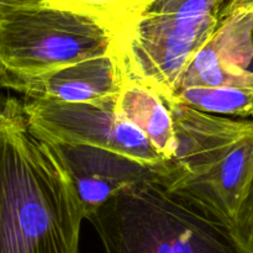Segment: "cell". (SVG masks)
Here are the masks:
<instances>
[{"instance_id": "1", "label": "cell", "mask_w": 253, "mask_h": 253, "mask_svg": "<svg viewBox=\"0 0 253 253\" xmlns=\"http://www.w3.org/2000/svg\"><path fill=\"white\" fill-rule=\"evenodd\" d=\"M83 220L68 168L12 98L0 123V253H79Z\"/></svg>"}, {"instance_id": "2", "label": "cell", "mask_w": 253, "mask_h": 253, "mask_svg": "<svg viewBox=\"0 0 253 253\" xmlns=\"http://www.w3.org/2000/svg\"><path fill=\"white\" fill-rule=\"evenodd\" d=\"M167 106L177 147L158 182L229 230L253 177V120Z\"/></svg>"}, {"instance_id": "3", "label": "cell", "mask_w": 253, "mask_h": 253, "mask_svg": "<svg viewBox=\"0 0 253 253\" xmlns=\"http://www.w3.org/2000/svg\"><path fill=\"white\" fill-rule=\"evenodd\" d=\"M88 220L105 253H242L226 226L158 180L124 189Z\"/></svg>"}, {"instance_id": "4", "label": "cell", "mask_w": 253, "mask_h": 253, "mask_svg": "<svg viewBox=\"0 0 253 253\" xmlns=\"http://www.w3.org/2000/svg\"><path fill=\"white\" fill-rule=\"evenodd\" d=\"M120 37L79 12L17 0L0 9V88L25 77L115 52Z\"/></svg>"}, {"instance_id": "5", "label": "cell", "mask_w": 253, "mask_h": 253, "mask_svg": "<svg viewBox=\"0 0 253 253\" xmlns=\"http://www.w3.org/2000/svg\"><path fill=\"white\" fill-rule=\"evenodd\" d=\"M226 0H153L119 46L124 72L170 104L183 74L209 42Z\"/></svg>"}, {"instance_id": "6", "label": "cell", "mask_w": 253, "mask_h": 253, "mask_svg": "<svg viewBox=\"0 0 253 253\" xmlns=\"http://www.w3.org/2000/svg\"><path fill=\"white\" fill-rule=\"evenodd\" d=\"M115 100L67 103L26 98L22 109L30 130L46 142L106 148L165 173V158L137 126L119 115Z\"/></svg>"}, {"instance_id": "7", "label": "cell", "mask_w": 253, "mask_h": 253, "mask_svg": "<svg viewBox=\"0 0 253 253\" xmlns=\"http://www.w3.org/2000/svg\"><path fill=\"white\" fill-rule=\"evenodd\" d=\"M53 146L76 184L85 220L124 189L160 180L163 175L160 168L106 148L85 145Z\"/></svg>"}, {"instance_id": "8", "label": "cell", "mask_w": 253, "mask_h": 253, "mask_svg": "<svg viewBox=\"0 0 253 253\" xmlns=\"http://www.w3.org/2000/svg\"><path fill=\"white\" fill-rule=\"evenodd\" d=\"M118 49L37 76L15 79L5 89L26 98L53 99L67 103H100L115 99L125 76Z\"/></svg>"}, {"instance_id": "9", "label": "cell", "mask_w": 253, "mask_h": 253, "mask_svg": "<svg viewBox=\"0 0 253 253\" xmlns=\"http://www.w3.org/2000/svg\"><path fill=\"white\" fill-rule=\"evenodd\" d=\"M252 30L253 10L222 15L215 34L188 66V79L208 86L236 81L251 63Z\"/></svg>"}, {"instance_id": "10", "label": "cell", "mask_w": 253, "mask_h": 253, "mask_svg": "<svg viewBox=\"0 0 253 253\" xmlns=\"http://www.w3.org/2000/svg\"><path fill=\"white\" fill-rule=\"evenodd\" d=\"M115 109L147 136L166 161L173 157L177 147L174 123L165 100L156 91L125 74Z\"/></svg>"}, {"instance_id": "11", "label": "cell", "mask_w": 253, "mask_h": 253, "mask_svg": "<svg viewBox=\"0 0 253 253\" xmlns=\"http://www.w3.org/2000/svg\"><path fill=\"white\" fill-rule=\"evenodd\" d=\"M17 1V0H16ZM42 5L86 15L124 37L132 30L153 0H34ZM1 9V7H0Z\"/></svg>"}, {"instance_id": "12", "label": "cell", "mask_w": 253, "mask_h": 253, "mask_svg": "<svg viewBox=\"0 0 253 253\" xmlns=\"http://www.w3.org/2000/svg\"><path fill=\"white\" fill-rule=\"evenodd\" d=\"M170 104H180L214 115L249 118L253 116V88L188 86L178 89Z\"/></svg>"}, {"instance_id": "13", "label": "cell", "mask_w": 253, "mask_h": 253, "mask_svg": "<svg viewBox=\"0 0 253 253\" xmlns=\"http://www.w3.org/2000/svg\"><path fill=\"white\" fill-rule=\"evenodd\" d=\"M229 234L242 253H253V177Z\"/></svg>"}, {"instance_id": "14", "label": "cell", "mask_w": 253, "mask_h": 253, "mask_svg": "<svg viewBox=\"0 0 253 253\" xmlns=\"http://www.w3.org/2000/svg\"><path fill=\"white\" fill-rule=\"evenodd\" d=\"M235 10H253V0H226L221 16Z\"/></svg>"}, {"instance_id": "15", "label": "cell", "mask_w": 253, "mask_h": 253, "mask_svg": "<svg viewBox=\"0 0 253 253\" xmlns=\"http://www.w3.org/2000/svg\"><path fill=\"white\" fill-rule=\"evenodd\" d=\"M11 101H12V98L4 99L1 96V94H0V123H1V121L6 118L7 114H9L10 106H11Z\"/></svg>"}, {"instance_id": "16", "label": "cell", "mask_w": 253, "mask_h": 253, "mask_svg": "<svg viewBox=\"0 0 253 253\" xmlns=\"http://www.w3.org/2000/svg\"><path fill=\"white\" fill-rule=\"evenodd\" d=\"M16 1V0H0V7L2 6H6V5L11 4V2Z\"/></svg>"}, {"instance_id": "17", "label": "cell", "mask_w": 253, "mask_h": 253, "mask_svg": "<svg viewBox=\"0 0 253 253\" xmlns=\"http://www.w3.org/2000/svg\"><path fill=\"white\" fill-rule=\"evenodd\" d=\"M252 44H253V30H252ZM249 71L253 72V54H252V59H251V63L249 66Z\"/></svg>"}]
</instances>
